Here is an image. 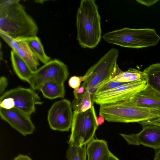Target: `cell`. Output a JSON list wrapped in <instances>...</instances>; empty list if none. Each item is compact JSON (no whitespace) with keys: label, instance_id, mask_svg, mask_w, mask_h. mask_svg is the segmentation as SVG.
<instances>
[{"label":"cell","instance_id":"4316f807","mask_svg":"<svg viewBox=\"0 0 160 160\" xmlns=\"http://www.w3.org/2000/svg\"><path fill=\"white\" fill-rule=\"evenodd\" d=\"M0 107L7 109L13 108L15 106L14 99L11 98H6L0 102Z\"/></svg>","mask_w":160,"mask_h":160},{"label":"cell","instance_id":"9a60e30c","mask_svg":"<svg viewBox=\"0 0 160 160\" xmlns=\"http://www.w3.org/2000/svg\"><path fill=\"white\" fill-rule=\"evenodd\" d=\"M11 60L13 70L21 80L29 82L34 72L26 63L12 50L11 52Z\"/></svg>","mask_w":160,"mask_h":160},{"label":"cell","instance_id":"ffe728a7","mask_svg":"<svg viewBox=\"0 0 160 160\" xmlns=\"http://www.w3.org/2000/svg\"><path fill=\"white\" fill-rule=\"evenodd\" d=\"M144 79L146 78L143 71L129 68L126 71H122L112 79L115 82L128 83Z\"/></svg>","mask_w":160,"mask_h":160},{"label":"cell","instance_id":"2e32d148","mask_svg":"<svg viewBox=\"0 0 160 160\" xmlns=\"http://www.w3.org/2000/svg\"><path fill=\"white\" fill-rule=\"evenodd\" d=\"M19 41V48L15 52L28 65L33 72L36 71L39 65V60L25 41Z\"/></svg>","mask_w":160,"mask_h":160},{"label":"cell","instance_id":"f1b7e54d","mask_svg":"<svg viewBox=\"0 0 160 160\" xmlns=\"http://www.w3.org/2000/svg\"><path fill=\"white\" fill-rule=\"evenodd\" d=\"M141 125H155L160 126V119H155L142 121L139 123Z\"/></svg>","mask_w":160,"mask_h":160},{"label":"cell","instance_id":"cb8c5ba5","mask_svg":"<svg viewBox=\"0 0 160 160\" xmlns=\"http://www.w3.org/2000/svg\"><path fill=\"white\" fill-rule=\"evenodd\" d=\"M0 36L14 52H15L19 48V41H17L16 39L1 31H0Z\"/></svg>","mask_w":160,"mask_h":160},{"label":"cell","instance_id":"30bf717a","mask_svg":"<svg viewBox=\"0 0 160 160\" xmlns=\"http://www.w3.org/2000/svg\"><path fill=\"white\" fill-rule=\"evenodd\" d=\"M73 113L70 102L63 99L55 102L49 109L48 120L50 128L61 132L68 131L71 128Z\"/></svg>","mask_w":160,"mask_h":160},{"label":"cell","instance_id":"8992f818","mask_svg":"<svg viewBox=\"0 0 160 160\" xmlns=\"http://www.w3.org/2000/svg\"><path fill=\"white\" fill-rule=\"evenodd\" d=\"M94 106L83 112L74 110L68 145L79 147L87 145L94 138L99 126Z\"/></svg>","mask_w":160,"mask_h":160},{"label":"cell","instance_id":"4fadbf2b","mask_svg":"<svg viewBox=\"0 0 160 160\" xmlns=\"http://www.w3.org/2000/svg\"><path fill=\"white\" fill-rule=\"evenodd\" d=\"M143 129L136 134L140 144L153 149H160V126L146 125Z\"/></svg>","mask_w":160,"mask_h":160},{"label":"cell","instance_id":"484cf974","mask_svg":"<svg viewBox=\"0 0 160 160\" xmlns=\"http://www.w3.org/2000/svg\"><path fill=\"white\" fill-rule=\"evenodd\" d=\"M119 135L126 140L129 144L135 145H140L138 141L136 134H126L120 133Z\"/></svg>","mask_w":160,"mask_h":160},{"label":"cell","instance_id":"3957f363","mask_svg":"<svg viewBox=\"0 0 160 160\" xmlns=\"http://www.w3.org/2000/svg\"><path fill=\"white\" fill-rule=\"evenodd\" d=\"M99 115L109 122L129 123L158 119L160 110L150 109L122 102L100 105Z\"/></svg>","mask_w":160,"mask_h":160},{"label":"cell","instance_id":"e0dca14e","mask_svg":"<svg viewBox=\"0 0 160 160\" xmlns=\"http://www.w3.org/2000/svg\"><path fill=\"white\" fill-rule=\"evenodd\" d=\"M43 96L50 99L57 98H63L65 94L64 83L53 81H49L44 83L39 89Z\"/></svg>","mask_w":160,"mask_h":160},{"label":"cell","instance_id":"5b68a950","mask_svg":"<svg viewBox=\"0 0 160 160\" xmlns=\"http://www.w3.org/2000/svg\"><path fill=\"white\" fill-rule=\"evenodd\" d=\"M118 55V49L111 48L86 72H91L92 74L83 82L82 86L90 93L92 101L101 85L113 78L122 71L117 63Z\"/></svg>","mask_w":160,"mask_h":160},{"label":"cell","instance_id":"d6986e66","mask_svg":"<svg viewBox=\"0 0 160 160\" xmlns=\"http://www.w3.org/2000/svg\"><path fill=\"white\" fill-rule=\"evenodd\" d=\"M143 72L146 76L147 84L160 92V63L150 65Z\"/></svg>","mask_w":160,"mask_h":160},{"label":"cell","instance_id":"8fae6325","mask_svg":"<svg viewBox=\"0 0 160 160\" xmlns=\"http://www.w3.org/2000/svg\"><path fill=\"white\" fill-rule=\"evenodd\" d=\"M0 116L2 119L24 136L32 134L35 130L30 116L15 108L7 109L0 107Z\"/></svg>","mask_w":160,"mask_h":160},{"label":"cell","instance_id":"277c9868","mask_svg":"<svg viewBox=\"0 0 160 160\" xmlns=\"http://www.w3.org/2000/svg\"><path fill=\"white\" fill-rule=\"evenodd\" d=\"M106 42L122 47L140 48L154 46L160 37L153 29L124 28L108 32L103 36Z\"/></svg>","mask_w":160,"mask_h":160},{"label":"cell","instance_id":"52a82bcc","mask_svg":"<svg viewBox=\"0 0 160 160\" xmlns=\"http://www.w3.org/2000/svg\"><path fill=\"white\" fill-rule=\"evenodd\" d=\"M68 75L67 65L59 60L55 59L38 69L28 83L33 90L39 89L44 83L49 81L64 83Z\"/></svg>","mask_w":160,"mask_h":160},{"label":"cell","instance_id":"603a6c76","mask_svg":"<svg viewBox=\"0 0 160 160\" xmlns=\"http://www.w3.org/2000/svg\"><path fill=\"white\" fill-rule=\"evenodd\" d=\"M91 72L86 73L83 76L71 77L68 80L69 86L74 89L73 94L75 99L78 98V93L80 84L82 81H85L91 75Z\"/></svg>","mask_w":160,"mask_h":160},{"label":"cell","instance_id":"e575fe53","mask_svg":"<svg viewBox=\"0 0 160 160\" xmlns=\"http://www.w3.org/2000/svg\"><path fill=\"white\" fill-rule=\"evenodd\" d=\"M153 160H160V149L155 150Z\"/></svg>","mask_w":160,"mask_h":160},{"label":"cell","instance_id":"6da1fadb","mask_svg":"<svg viewBox=\"0 0 160 160\" xmlns=\"http://www.w3.org/2000/svg\"><path fill=\"white\" fill-rule=\"evenodd\" d=\"M20 0L0 8V31L17 40L37 36L38 26Z\"/></svg>","mask_w":160,"mask_h":160},{"label":"cell","instance_id":"f546056e","mask_svg":"<svg viewBox=\"0 0 160 160\" xmlns=\"http://www.w3.org/2000/svg\"><path fill=\"white\" fill-rule=\"evenodd\" d=\"M158 1L159 0H136V1L138 3L144 5L147 7H149L153 5Z\"/></svg>","mask_w":160,"mask_h":160},{"label":"cell","instance_id":"1f68e13d","mask_svg":"<svg viewBox=\"0 0 160 160\" xmlns=\"http://www.w3.org/2000/svg\"><path fill=\"white\" fill-rule=\"evenodd\" d=\"M102 160H120L111 152L106 156Z\"/></svg>","mask_w":160,"mask_h":160},{"label":"cell","instance_id":"7c38bea8","mask_svg":"<svg viewBox=\"0 0 160 160\" xmlns=\"http://www.w3.org/2000/svg\"><path fill=\"white\" fill-rule=\"evenodd\" d=\"M142 108L160 110V92L147 84L129 99L121 101Z\"/></svg>","mask_w":160,"mask_h":160},{"label":"cell","instance_id":"ac0fdd59","mask_svg":"<svg viewBox=\"0 0 160 160\" xmlns=\"http://www.w3.org/2000/svg\"><path fill=\"white\" fill-rule=\"evenodd\" d=\"M16 40L18 41H23L26 42L39 61L44 64L51 60V58L46 54L41 41L37 36Z\"/></svg>","mask_w":160,"mask_h":160},{"label":"cell","instance_id":"7a4b0ae2","mask_svg":"<svg viewBox=\"0 0 160 160\" xmlns=\"http://www.w3.org/2000/svg\"><path fill=\"white\" fill-rule=\"evenodd\" d=\"M77 39L82 48L92 49L102 37L101 17L95 1H81L76 15Z\"/></svg>","mask_w":160,"mask_h":160},{"label":"cell","instance_id":"d4e9b609","mask_svg":"<svg viewBox=\"0 0 160 160\" xmlns=\"http://www.w3.org/2000/svg\"><path fill=\"white\" fill-rule=\"evenodd\" d=\"M126 83L115 82L111 79L101 85L98 88L95 95L114 89Z\"/></svg>","mask_w":160,"mask_h":160},{"label":"cell","instance_id":"83f0119b","mask_svg":"<svg viewBox=\"0 0 160 160\" xmlns=\"http://www.w3.org/2000/svg\"><path fill=\"white\" fill-rule=\"evenodd\" d=\"M8 84V80L4 76H2L0 78V94L1 96L3 93V92Z\"/></svg>","mask_w":160,"mask_h":160},{"label":"cell","instance_id":"5bb4252c","mask_svg":"<svg viewBox=\"0 0 160 160\" xmlns=\"http://www.w3.org/2000/svg\"><path fill=\"white\" fill-rule=\"evenodd\" d=\"M86 151L87 160H102L110 152L106 141L94 138L87 145Z\"/></svg>","mask_w":160,"mask_h":160},{"label":"cell","instance_id":"836d02e7","mask_svg":"<svg viewBox=\"0 0 160 160\" xmlns=\"http://www.w3.org/2000/svg\"><path fill=\"white\" fill-rule=\"evenodd\" d=\"M104 118L102 116L99 115L96 117V122L98 126L102 125L104 122Z\"/></svg>","mask_w":160,"mask_h":160},{"label":"cell","instance_id":"d590c367","mask_svg":"<svg viewBox=\"0 0 160 160\" xmlns=\"http://www.w3.org/2000/svg\"><path fill=\"white\" fill-rule=\"evenodd\" d=\"M160 119V116H159V117H158V119Z\"/></svg>","mask_w":160,"mask_h":160},{"label":"cell","instance_id":"d6a6232c","mask_svg":"<svg viewBox=\"0 0 160 160\" xmlns=\"http://www.w3.org/2000/svg\"><path fill=\"white\" fill-rule=\"evenodd\" d=\"M13 160H32L28 156L22 154H19L15 157Z\"/></svg>","mask_w":160,"mask_h":160},{"label":"cell","instance_id":"4dcf8cb0","mask_svg":"<svg viewBox=\"0 0 160 160\" xmlns=\"http://www.w3.org/2000/svg\"><path fill=\"white\" fill-rule=\"evenodd\" d=\"M18 0H1L0 8L8 6L16 2Z\"/></svg>","mask_w":160,"mask_h":160},{"label":"cell","instance_id":"7402d4cb","mask_svg":"<svg viewBox=\"0 0 160 160\" xmlns=\"http://www.w3.org/2000/svg\"><path fill=\"white\" fill-rule=\"evenodd\" d=\"M86 145L77 147L69 145L66 151L68 160H87Z\"/></svg>","mask_w":160,"mask_h":160},{"label":"cell","instance_id":"44dd1931","mask_svg":"<svg viewBox=\"0 0 160 160\" xmlns=\"http://www.w3.org/2000/svg\"><path fill=\"white\" fill-rule=\"evenodd\" d=\"M78 98L74 99L72 102L73 110L77 113L84 112L93 105L91 94L87 90L82 94H78Z\"/></svg>","mask_w":160,"mask_h":160},{"label":"cell","instance_id":"ba28073f","mask_svg":"<svg viewBox=\"0 0 160 160\" xmlns=\"http://www.w3.org/2000/svg\"><path fill=\"white\" fill-rule=\"evenodd\" d=\"M146 79L127 83L114 89L94 95L92 102L100 105L122 101L128 99L144 88Z\"/></svg>","mask_w":160,"mask_h":160},{"label":"cell","instance_id":"9c48e42d","mask_svg":"<svg viewBox=\"0 0 160 160\" xmlns=\"http://www.w3.org/2000/svg\"><path fill=\"white\" fill-rule=\"evenodd\" d=\"M8 98L14 99V108L29 116L35 112L36 105L42 103L39 96L32 88L19 87L9 90L0 96V101Z\"/></svg>","mask_w":160,"mask_h":160}]
</instances>
